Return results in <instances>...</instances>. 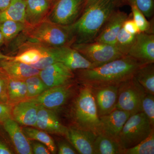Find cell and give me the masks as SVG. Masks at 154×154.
<instances>
[{"label": "cell", "mask_w": 154, "mask_h": 154, "mask_svg": "<svg viewBox=\"0 0 154 154\" xmlns=\"http://www.w3.org/2000/svg\"><path fill=\"white\" fill-rule=\"evenodd\" d=\"M53 4L48 0H27L25 23L27 27L35 26L47 19Z\"/></svg>", "instance_id": "20"}, {"label": "cell", "mask_w": 154, "mask_h": 154, "mask_svg": "<svg viewBox=\"0 0 154 154\" xmlns=\"http://www.w3.org/2000/svg\"><path fill=\"white\" fill-rule=\"evenodd\" d=\"M86 1L57 0L53 5L46 19L61 26H70L82 15Z\"/></svg>", "instance_id": "8"}, {"label": "cell", "mask_w": 154, "mask_h": 154, "mask_svg": "<svg viewBox=\"0 0 154 154\" xmlns=\"http://www.w3.org/2000/svg\"><path fill=\"white\" fill-rule=\"evenodd\" d=\"M14 60L31 66L51 54L52 48L26 39L17 47Z\"/></svg>", "instance_id": "10"}, {"label": "cell", "mask_w": 154, "mask_h": 154, "mask_svg": "<svg viewBox=\"0 0 154 154\" xmlns=\"http://www.w3.org/2000/svg\"><path fill=\"white\" fill-rule=\"evenodd\" d=\"M27 27L25 23L18 21L9 20L0 23V31L4 37L5 45L7 47Z\"/></svg>", "instance_id": "28"}, {"label": "cell", "mask_w": 154, "mask_h": 154, "mask_svg": "<svg viewBox=\"0 0 154 154\" xmlns=\"http://www.w3.org/2000/svg\"><path fill=\"white\" fill-rule=\"evenodd\" d=\"M11 0H0V11L7 8L11 2Z\"/></svg>", "instance_id": "41"}, {"label": "cell", "mask_w": 154, "mask_h": 154, "mask_svg": "<svg viewBox=\"0 0 154 154\" xmlns=\"http://www.w3.org/2000/svg\"><path fill=\"white\" fill-rule=\"evenodd\" d=\"M48 1H50L54 5V3H55L57 0H48Z\"/></svg>", "instance_id": "45"}, {"label": "cell", "mask_w": 154, "mask_h": 154, "mask_svg": "<svg viewBox=\"0 0 154 154\" xmlns=\"http://www.w3.org/2000/svg\"><path fill=\"white\" fill-rule=\"evenodd\" d=\"M57 62L63 63L73 71L92 68V64L76 50L70 46L53 48Z\"/></svg>", "instance_id": "16"}, {"label": "cell", "mask_w": 154, "mask_h": 154, "mask_svg": "<svg viewBox=\"0 0 154 154\" xmlns=\"http://www.w3.org/2000/svg\"><path fill=\"white\" fill-rule=\"evenodd\" d=\"M3 45H5V41L2 34L0 31V48Z\"/></svg>", "instance_id": "44"}, {"label": "cell", "mask_w": 154, "mask_h": 154, "mask_svg": "<svg viewBox=\"0 0 154 154\" xmlns=\"http://www.w3.org/2000/svg\"><path fill=\"white\" fill-rule=\"evenodd\" d=\"M131 7L133 19L137 25L140 32L154 33V25L152 22L148 21L145 16L135 5Z\"/></svg>", "instance_id": "32"}, {"label": "cell", "mask_w": 154, "mask_h": 154, "mask_svg": "<svg viewBox=\"0 0 154 154\" xmlns=\"http://www.w3.org/2000/svg\"><path fill=\"white\" fill-rule=\"evenodd\" d=\"M72 82L47 89L38 96L26 100L47 109L56 110L63 106L73 93Z\"/></svg>", "instance_id": "9"}, {"label": "cell", "mask_w": 154, "mask_h": 154, "mask_svg": "<svg viewBox=\"0 0 154 154\" xmlns=\"http://www.w3.org/2000/svg\"><path fill=\"white\" fill-rule=\"evenodd\" d=\"M23 132L29 140H36L47 147L51 153L55 154L57 152L54 140L48 133L33 127L25 126L22 128Z\"/></svg>", "instance_id": "27"}, {"label": "cell", "mask_w": 154, "mask_h": 154, "mask_svg": "<svg viewBox=\"0 0 154 154\" xmlns=\"http://www.w3.org/2000/svg\"><path fill=\"white\" fill-rule=\"evenodd\" d=\"M97 136L90 131L70 126L68 128L66 137L78 153L94 154V144Z\"/></svg>", "instance_id": "17"}, {"label": "cell", "mask_w": 154, "mask_h": 154, "mask_svg": "<svg viewBox=\"0 0 154 154\" xmlns=\"http://www.w3.org/2000/svg\"><path fill=\"white\" fill-rule=\"evenodd\" d=\"M127 55L144 64L154 63V33L140 32L137 34Z\"/></svg>", "instance_id": "11"}, {"label": "cell", "mask_w": 154, "mask_h": 154, "mask_svg": "<svg viewBox=\"0 0 154 154\" xmlns=\"http://www.w3.org/2000/svg\"><path fill=\"white\" fill-rule=\"evenodd\" d=\"M58 153L59 154H79L71 144L66 141L59 142L58 143Z\"/></svg>", "instance_id": "37"}, {"label": "cell", "mask_w": 154, "mask_h": 154, "mask_svg": "<svg viewBox=\"0 0 154 154\" xmlns=\"http://www.w3.org/2000/svg\"><path fill=\"white\" fill-rule=\"evenodd\" d=\"M125 154H154V129L147 137L136 146L125 150Z\"/></svg>", "instance_id": "30"}, {"label": "cell", "mask_w": 154, "mask_h": 154, "mask_svg": "<svg viewBox=\"0 0 154 154\" xmlns=\"http://www.w3.org/2000/svg\"><path fill=\"white\" fill-rule=\"evenodd\" d=\"M146 92L134 76L118 87L115 109L124 110L131 115L142 112L141 103Z\"/></svg>", "instance_id": "7"}, {"label": "cell", "mask_w": 154, "mask_h": 154, "mask_svg": "<svg viewBox=\"0 0 154 154\" xmlns=\"http://www.w3.org/2000/svg\"><path fill=\"white\" fill-rule=\"evenodd\" d=\"M153 129L143 112L133 114L127 120L119 134V143L125 151L147 137Z\"/></svg>", "instance_id": "5"}, {"label": "cell", "mask_w": 154, "mask_h": 154, "mask_svg": "<svg viewBox=\"0 0 154 154\" xmlns=\"http://www.w3.org/2000/svg\"><path fill=\"white\" fill-rule=\"evenodd\" d=\"M38 75L48 88L70 82L75 78L74 72L60 62L42 69Z\"/></svg>", "instance_id": "12"}, {"label": "cell", "mask_w": 154, "mask_h": 154, "mask_svg": "<svg viewBox=\"0 0 154 154\" xmlns=\"http://www.w3.org/2000/svg\"><path fill=\"white\" fill-rule=\"evenodd\" d=\"M122 27L125 31L131 34L136 35L140 33L137 25L133 19L132 14H130L129 17L125 21Z\"/></svg>", "instance_id": "38"}, {"label": "cell", "mask_w": 154, "mask_h": 154, "mask_svg": "<svg viewBox=\"0 0 154 154\" xmlns=\"http://www.w3.org/2000/svg\"><path fill=\"white\" fill-rule=\"evenodd\" d=\"M8 104L14 105L28 99L25 80L10 78L8 87Z\"/></svg>", "instance_id": "25"}, {"label": "cell", "mask_w": 154, "mask_h": 154, "mask_svg": "<svg viewBox=\"0 0 154 154\" xmlns=\"http://www.w3.org/2000/svg\"><path fill=\"white\" fill-rule=\"evenodd\" d=\"M9 76L0 66V103L8 104V87Z\"/></svg>", "instance_id": "35"}, {"label": "cell", "mask_w": 154, "mask_h": 154, "mask_svg": "<svg viewBox=\"0 0 154 154\" xmlns=\"http://www.w3.org/2000/svg\"><path fill=\"white\" fill-rule=\"evenodd\" d=\"M0 66L9 78L16 79L25 80L29 77L39 75L40 72V70L14 59L1 60Z\"/></svg>", "instance_id": "22"}, {"label": "cell", "mask_w": 154, "mask_h": 154, "mask_svg": "<svg viewBox=\"0 0 154 154\" xmlns=\"http://www.w3.org/2000/svg\"><path fill=\"white\" fill-rule=\"evenodd\" d=\"M25 1H27V0H25Z\"/></svg>", "instance_id": "46"}, {"label": "cell", "mask_w": 154, "mask_h": 154, "mask_svg": "<svg viewBox=\"0 0 154 154\" xmlns=\"http://www.w3.org/2000/svg\"><path fill=\"white\" fill-rule=\"evenodd\" d=\"M134 77L146 93L154 95V63L146 64L141 66Z\"/></svg>", "instance_id": "26"}, {"label": "cell", "mask_w": 154, "mask_h": 154, "mask_svg": "<svg viewBox=\"0 0 154 154\" xmlns=\"http://www.w3.org/2000/svg\"><path fill=\"white\" fill-rule=\"evenodd\" d=\"M142 112L146 116L152 126H154V95L146 93L141 103Z\"/></svg>", "instance_id": "34"}, {"label": "cell", "mask_w": 154, "mask_h": 154, "mask_svg": "<svg viewBox=\"0 0 154 154\" xmlns=\"http://www.w3.org/2000/svg\"><path fill=\"white\" fill-rule=\"evenodd\" d=\"M119 85L91 88L99 116L106 115L115 109Z\"/></svg>", "instance_id": "14"}, {"label": "cell", "mask_w": 154, "mask_h": 154, "mask_svg": "<svg viewBox=\"0 0 154 154\" xmlns=\"http://www.w3.org/2000/svg\"><path fill=\"white\" fill-rule=\"evenodd\" d=\"M28 40L52 48L70 46L72 41L67 27L57 25L46 19L23 31Z\"/></svg>", "instance_id": "4"}, {"label": "cell", "mask_w": 154, "mask_h": 154, "mask_svg": "<svg viewBox=\"0 0 154 154\" xmlns=\"http://www.w3.org/2000/svg\"><path fill=\"white\" fill-rule=\"evenodd\" d=\"M5 129L2 125H0V154H12V151L5 137Z\"/></svg>", "instance_id": "36"}, {"label": "cell", "mask_w": 154, "mask_h": 154, "mask_svg": "<svg viewBox=\"0 0 154 154\" xmlns=\"http://www.w3.org/2000/svg\"><path fill=\"white\" fill-rule=\"evenodd\" d=\"M30 142L33 154H49L51 152L46 146L36 140H30Z\"/></svg>", "instance_id": "39"}, {"label": "cell", "mask_w": 154, "mask_h": 154, "mask_svg": "<svg viewBox=\"0 0 154 154\" xmlns=\"http://www.w3.org/2000/svg\"><path fill=\"white\" fill-rule=\"evenodd\" d=\"M14 57L5 54L0 51V60L3 59H14Z\"/></svg>", "instance_id": "42"}, {"label": "cell", "mask_w": 154, "mask_h": 154, "mask_svg": "<svg viewBox=\"0 0 154 154\" xmlns=\"http://www.w3.org/2000/svg\"><path fill=\"white\" fill-rule=\"evenodd\" d=\"M97 0H86L85 6V10L87 9L89 6L91 5L92 4L95 2Z\"/></svg>", "instance_id": "43"}, {"label": "cell", "mask_w": 154, "mask_h": 154, "mask_svg": "<svg viewBox=\"0 0 154 154\" xmlns=\"http://www.w3.org/2000/svg\"><path fill=\"white\" fill-rule=\"evenodd\" d=\"M13 105L0 103V123H2L8 119L12 118Z\"/></svg>", "instance_id": "40"}, {"label": "cell", "mask_w": 154, "mask_h": 154, "mask_svg": "<svg viewBox=\"0 0 154 154\" xmlns=\"http://www.w3.org/2000/svg\"><path fill=\"white\" fill-rule=\"evenodd\" d=\"M38 105L27 100L13 106L12 118L19 125L36 127Z\"/></svg>", "instance_id": "21"}, {"label": "cell", "mask_w": 154, "mask_h": 154, "mask_svg": "<svg viewBox=\"0 0 154 154\" xmlns=\"http://www.w3.org/2000/svg\"><path fill=\"white\" fill-rule=\"evenodd\" d=\"M75 99L72 114L75 127L90 131L98 135L101 133L100 121L91 88L82 85Z\"/></svg>", "instance_id": "3"}, {"label": "cell", "mask_w": 154, "mask_h": 154, "mask_svg": "<svg viewBox=\"0 0 154 154\" xmlns=\"http://www.w3.org/2000/svg\"><path fill=\"white\" fill-rule=\"evenodd\" d=\"M70 46L89 60L93 65V68L125 56L114 45L98 42L74 43Z\"/></svg>", "instance_id": "6"}, {"label": "cell", "mask_w": 154, "mask_h": 154, "mask_svg": "<svg viewBox=\"0 0 154 154\" xmlns=\"http://www.w3.org/2000/svg\"><path fill=\"white\" fill-rule=\"evenodd\" d=\"M129 16L118 9L116 10L103 25L94 41L114 45L119 31Z\"/></svg>", "instance_id": "13"}, {"label": "cell", "mask_w": 154, "mask_h": 154, "mask_svg": "<svg viewBox=\"0 0 154 154\" xmlns=\"http://www.w3.org/2000/svg\"><path fill=\"white\" fill-rule=\"evenodd\" d=\"M25 0H11L9 6L0 11V23L9 20L25 23Z\"/></svg>", "instance_id": "24"}, {"label": "cell", "mask_w": 154, "mask_h": 154, "mask_svg": "<svg viewBox=\"0 0 154 154\" xmlns=\"http://www.w3.org/2000/svg\"><path fill=\"white\" fill-rule=\"evenodd\" d=\"M122 6V0H97L89 6L74 24L67 26L72 44L94 41L111 14Z\"/></svg>", "instance_id": "2"}, {"label": "cell", "mask_w": 154, "mask_h": 154, "mask_svg": "<svg viewBox=\"0 0 154 154\" xmlns=\"http://www.w3.org/2000/svg\"><path fill=\"white\" fill-rule=\"evenodd\" d=\"M144 64L125 55L100 66L75 71V77L82 85L98 88L119 85L131 79Z\"/></svg>", "instance_id": "1"}, {"label": "cell", "mask_w": 154, "mask_h": 154, "mask_svg": "<svg viewBox=\"0 0 154 154\" xmlns=\"http://www.w3.org/2000/svg\"><path fill=\"white\" fill-rule=\"evenodd\" d=\"M136 35L128 33L122 27L116 37L114 46L123 55H127L134 43Z\"/></svg>", "instance_id": "29"}, {"label": "cell", "mask_w": 154, "mask_h": 154, "mask_svg": "<svg viewBox=\"0 0 154 154\" xmlns=\"http://www.w3.org/2000/svg\"><path fill=\"white\" fill-rule=\"evenodd\" d=\"M48 133L66 136L68 128L61 122L54 110L38 105L36 127Z\"/></svg>", "instance_id": "18"}, {"label": "cell", "mask_w": 154, "mask_h": 154, "mask_svg": "<svg viewBox=\"0 0 154 154\" xmlns=\"http://www.w3.org/2000/svg\"><path fill=\"white\" fill-rule=\"evenodd\" d=\"M131 114L115 109L106 115L99 116L101 133L118 141L119 134Z\"/></svg>", "instance_id": "15"}, {"label": "cell", "mask_w": 154, "mask_h": 154, "mask_svg": "<svg viewBox=\"0 0 154 154\" xmlns=\"http://www.w3.org/2000/svg\"><path fill=\"white\" fill-rule=\"evenodd\" d=\"M122 5H135L146 17L150 18L153 16L154 0H122Z\"/></svg>", "instance_id": "33"}, {"label": "cell", "mask_w": 154, "mask_h": 154, "mask_svg": "<svg viewBox=\"0 0 154 154\" xmlns=\"http://www.w3.org/2000/svg\"><path fill=\"white\" fill-rule=\"evenodd\" d=\"M2 125L17 153L33 154L30 140L26 137L17 122L13 118H10L5 120Z\"/></svg>", "instance_id": "19"}, {"label": "cell", "mask_w": 154, "mask_h": 154, "mask_svg": "<svg viewBox=\"0 0 154 154\" xmlns=\"http://www.w3.org/2000/svg\"><path fill=\"white\" fill-rule=\"evenodd\" d=\"M25 82L28 99L38 96L48 89L38 75L29 77L25 80Z\"/></svg>", "instance_id": "31"}, {"label": "cell", "mask_w": 154, "mask_h": 154, "mask_svg": "<svg viewBox=\"0 0 154 154\" xmlns=\"http://www.w3.org/2000/svg\"><path fill=\"white\" fill-rule=\"evenodd\" d=\"M94 154H123L125 150L117 141L99 134L94 142Z\"/></svg>", "instance_id": "23"}]
</instances>
